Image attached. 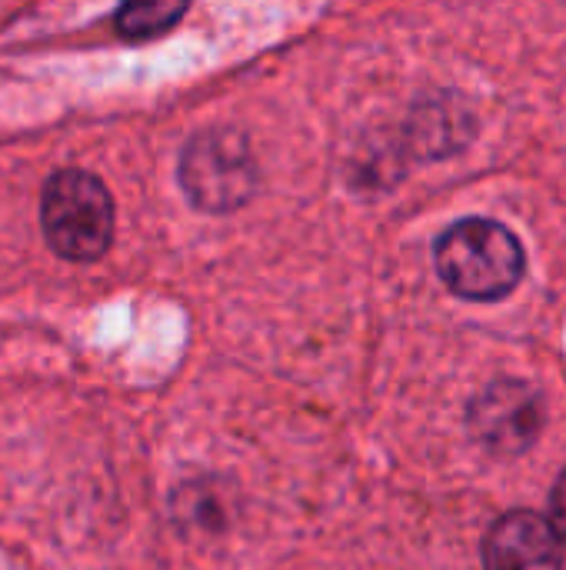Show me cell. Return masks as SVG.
Instances as JSON below:
<instances>
[{
  "mask_svg": "<svg viewBox=\"0 0 566 570\" xmlns=\"http://www.w3.org/2000/svg\"><path fill=\"white\" fill-rule=\"evenodd\" d=\"M440 281L464 301H504L527 271V254L500 220L470 217L447 227L434 250Z\"/></svg>",
  "mask_w": 566,
  "mask_h": 570,
  "instance_id": "obj_1",
  "label": "cell"
},
{
  "mask_svg": "<svg viewBox=\"0 0 566 570\" xmlns=\"http://www.w3.org/2000/svg\"><path fill=\"white\" fill-rule=\"evenodd\" d=\"M40 227L63 261H97L113 240V200L100 177L80 167L57 170L40 194Z\"/></svg>",
  "mask_w": 566,
  "mask_h": 570,
  "instance_id": "obj_2",
  "label": "cell"
},
{
  "mask_svg": "<svg viewBox=\"0 0 566 570\" xmlns=\"http://www.w3.org/2000/svg\"><path fill=\"white\" fill-rule=\"evenodd\" d=\"M180 187L197 210L230 214L244 207L260 184L250 140L234 127H207L180 150Z\"/></svg>",
  "mask_w": 566,
  "mask_h": 570,
  "instance_id": "obj_3",
  "label": "cell"
},
{
  "mask_svg": "<svg viewBox=\"0 0 566 570\" xmlns=\"http://www.w3.org/2000/svg\"><path fill=\"white\" fill-rule=\"evenodd\" d=\"M544 397L527 381L500 377L487 384L467 407L474 441L494 458L527 454L544 431Z\"/></svg>",
  "mask_w": 566,
  "mask_h": 570,
  "instance_id": "obj_4",
  "label": "cell"
},
{
  "mask_svg": "<svg viewBox=\"0 0 566 570\" xmlns=\"http://www.w3.org/2000/svg\"><path fill=\"white\" fill-rule=\"evenodd\" d=\"M484 570H564V541L550 518L510 511L494 521L480 544Z\"/></svg>",
  "mask_w": 566,
  "mask_h": 570,
  "instance_id": "obj_5",
  "label": "cell"
},
{
  "mask_svg": "<svg viewBox=\"0 0 566 570\" xmlns=\"http://www.w3.org/2000/svg\"><path fill=\"white\" fill-rule=\"evenodd\" d=\"M187 13V3H160V0H150V3H127L113 13V23L120 30V37L127 40H147V37H157L163 30H170L180 17Z\"/></svg>",
  "mask_w": 566,
  "mask_h": 570,
  "instance_id": "obj_6",
  "label": "cell"
},
{
  "mask_svg": "<svg viewBox=\"0 0 566 570\" xmlns=\"http://www.w3.org/2000/svg\"><path fill=\"white\" fill-rule=\"evenodd\" d=\"M550 524H554L557 538L566 544V471L557 478L554 494H550Z\"/></svg>",
  "mask_w": 566,
  "mask_h": 570,
  "instance_id": "obj_7",
  "label": "cell"
}]
</instances>
